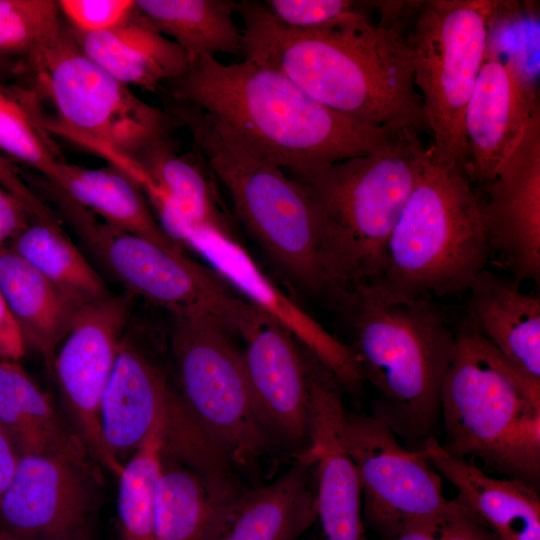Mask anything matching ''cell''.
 <instances>
[{
    "label": "cell",
    "mask_w": 540,
    "mask_h": 540,
    "mask_svg": "<svg viewBox=\"0 0 540 540\" xmlns=\"http://www.w3.org/2000/svg\"><path fill=\"white\" fill-rule=\"evenodd\" d=\"M0 184L15 196L33 218L52 216L47 206L33 193L18 174L16 167L0 153Z\"/></svg>",
    "instance_id": "cell-38"
},
{
    "label": "cell",
    "mask_w": 540,
    "mask_h": 540,
    "mask_svg": "<svg viewBox=\"0 0 540 540\" xmlns=\"http://www.w3.org/2000/svg\"><path fill=\"white\" fill-rule=\"evenodd\" d=\"M480 214L490 252L513 278L540 281V110L494 180L482 188Z\"/></svg>",
    "instance_id": "cell-18"
},
{
    "label": "cell",
    "mask_w": 540,
    "mask_h": 540,
    "mask_svg": "<svg viewBox=\"0 0 540 540\" xmlns=\"http://www.w3.org/2000/svg\"><path fill=\"white\" fill-rule=\"evenodd\" d=\"M380 540H501L456 498L438 511L423 516L398 535Z\"/></svg>",
    "instance_id": "cell-35"
},
{
    "label": "cell",
    "mask_w": 540,
    "mask_h": 540,
    "mask_svg": "<svg viewBox=\"0 0 540 540\" xmlns=\"http://www.w3.org/2000/svg\"><path fill=\"white\" fill-rule=\"evenodd\" d=\"M238 471L202 426L165 442L155 489L154 540H216L247 490Z\"/></svg>",
    "instance_id": "cell-12"
},
{
    "label": "cell",
    "mask_w": 540,
    "mask_h": 540,
    "mask_svg": "<svg viewBox=\"0 0 540 540\" xmlns=\"http://www.w3.org/2000/svg\"><path fill=\"white\" fill-rule=\"evenodd\" d=\"M178 241L199 253L242 297L312 351L334 373L344 392L362 393L365 380L350 347L275 285L241 242L197 226H185Z\"/></svg>",
    "instance_id": "cell-16"
},
{
    "label": "cell",
    "mask_w": 540,
    "mask_h": 540,
    "mask_svg": "<svg viewBox=\"0 0 540 540\" xmlns=\"http://www.w3.org/2000/svg\"><path fill=\"white\" fill-rule=\"evenodd\" d=\"M65 22L56 0H0V68L26 61L61 32Z\"/></svg>",
    "instance_id": "cell-34"
},
{
    "label": "cell",
    "mask_w": 540,
    "mask_h": 540,
    "mask_svg": "<svg viewBox=\"0 0 540 540\" xmlns=\"http://www.w3.org/2000/svg\"><path fill=\"white\" fill-rule=\"evenodd\" d=\"M20 455L0 428V501L15 473Z\"/></svg>",
    "instance_id": "cell-41"
},
{
    "label": "cell",
    "mask_w": 540,
    "mask_h": 540,
    "mask_svg": "<svg viewBox=\"0 0 540 540\" xmlns=\"http://www.w3.org/2000/svg\"><path fill=\"white\" fill-rule=\"evenodd\" d=\"M511 3L496 0L416 2V19L404 30L421 95L431 149L442 163L465 170L464 113L489 50L492 31Z\"/></svg>",
    "instance_id": "cell-9"
},
{
    "label": "cell",
    "mask_w": 540,
    "mask_h": 540,
    "mask_svg": "<svg viewBox=\"0 0 540 540\" xmlns=\"http://www.w3.org/2000/svg\"><path fill=\"white\" fill-rule=\"evenodd\" d=\"M343 387L327 368L310 379V439L297 458L315 464L316 520L323 540H367L362 517V494L355 465L343 438Z\"/></svg>",
    "instance_id": "cell-19"
},
{
    "label": "cell",
    "mask_w": 540,
    "mask_h": 540,
    "mask_svg": "<svg viewBox=\"0 0 540 540\" xmlns=\"http://www.w3.org/2000/svg\"><path fill=\"white\" fill-rule=\"evenodd\" d=\"M343 438L361 487L364 525L380 539L448 504L442 477L423 450L401 445L377 418L345 409Z\"/></svg>",
    "instance_id": "cell-13"
},
{
    "label": "cell",
    "mask_w": 540,
    "mask_h": 540,
    "mask_svg": "<svg viewBox=\"0 0 540 540\" xmlns=\"http://www.w3.org/2000/svg\"><path fill=\"white\" fill-rule=\"evenodd\" d=\"M174 391L161 368L124 335L101 406L105 442L120 462L147 437Z\"/></svg>",
    "instance_id": "cell-21"
},
{
    "label": "cell",
    "mask_w": 540,
    "mask_h": 540,
    "mask_svg": "<svg viewBox=\"0 0 540 540\" xmlns=\"http://www.w3.org/2000/svg\"><path fill=\"white\" fill-rule=\"evenodd\" d=\"M0 540H24L10 535L9 533L0 529Z\"/></svg>",
    "instance_id": "cell-42"
},
{
    "label": "cell",
    "mask_w": 540,
    "mask_h": 540,
    "mask_svg": "<svg viewBox=\"0 0 540 540\" xmlns=\"http://www.w3.org/2000/svg\"><path fill=\"white\" fill-rule=\"evenodd\" d=\"M170 350L188 410L239 469L255 467L276 445L255 413L232 335L208 318L172 317Z\"/></svg>",
    "instance_id": "cell-11"
},
{
    "label": "cell",
    "mask_w": 540,
    "mask_h": 540,
    "mask_svg": "<svg viewBox=\"0 0 540 540\" xmlns=\"http://www.w3.org/2000/svg\"><path fill=\"white\" fill-rule=\"evenodd\" d=\"M47 182L104 223L185 254V247L164 231L139 185L115 166L87 168L61 161Z\"/></svg>",
    "instance_id": "cell-27"
},
{
    "label": "cell",
    "mask_w": 540,
    "mask_h": 540,
    "mask_svg": "<svg viewBox=\"0 0 540 540\" xmlns=\"http://www.w3.org/2000/svg\"><path fill=\"white\" fill-rule=\"evenodd\" d=\"M454 331L441 389V447L538 489L540 382L509 363L468 314Z\"/></svg>",
    "instance_id": "cell-5"
},
{
    "label": "cell",
    "mask_w": 540,
    "mask_h": 540,
    "mask_svg": "<svg viewBox=\"0 0 540 540\" xmlns=\"http://www.w3.org/2000/svg\"><path fill=\"white\" fill-rule=\"evenodd\" d=\"M129 159L182 218L177 234L184 226L205 227L240 242L220 183L195 146L180 154L170 133Z\"/></svg>",
    "instance_id": "cell-22"
},
{
    "label": "cell",
    "mask_w": 540,
    "mask_h": 540,
    "mask_svg": "<svg viewBox=\"0 0 540 540\" xmlns=\"http://www.w3.org/2000/svg\"><path fill=\"white\" fill-rule=\"evenodd\" d=\"M0 428L20 456L58 455L101 469L65 415L18 361L0 359Z\"/></svg>",
    "instance_id": "cell-25"
},
{
    "label": "cell",
    "mask_w": 540,
    "mask_h": 540,
    "mask_svg": "<svg viewBox=\"0 0 540 540\" xmlns=\"http://www.w3.org/2000/svg\"><path fill=\"white\" fill-rule=\"evenodd\" d=\"M8 246L79 308L112 294L55 219H31Z\"/></svg>",
    "instance_id": "cell-31"
},
{
    "label": "cell",
    "mask_w": 540,
    "mask_h": 540,
    "mask_svg": "<svg viewBox=\"0 0 540 540\" xmlns=\"http://www.w3.org/2000/svg\"><path fill=\"white\" fill-rule=\"evenodd\" d=\"M31 219L25 206L0 184V248L7 246Z\"/></svg>",
    "instance_id": "cell-39"
},
{
    "label": "cell",
    "mask_w": 540,
    "mask_h": 540,
    "mask_svg": "<svg viewBox=\"0 0 540 540\" xmlns=\"http://www.w3.org/2000/svg\"><path fill=\"white\" fill-rule=\"evenodd\" d=\"M436 471L458 490L455 497L501 540H540L537 489L516 479L487 475L470 460L446 452L439 439L420 448Z\"/></svg>",
    "instance_id": "cell-23"
},
{
    "label": "cell",
    "mask_w": 540,
    "mask_h": 540,
    "mask_svg": "<svg viewBox=\"0 0 540 540\" xmlns=\"http://www.w3.org/2000/svg\"><path fill=\"white\" fill-rule=\"evenodd\" d=\"M72 35L90 59L128 87L158 93L189 64L184 50L157 31L136 8L110 30Z\"/></svg>",
    "instance_id": "cell-26"
},
{
    "label": "cell",
    "mask_w": 540,
    "mask_h": 540,
    "mask_svg": "<svg viewBox=\"0 0 540 540\" xmlns=\"http://www.w3.org/2000/svg\"><path fill=\"white\" fill-rule=\"evenodd\" d=\"M22 71L31 76L27 89L34 98L52 109L40 116L47 131L99 157L135 158L179 125L164 108L143 101L90 59L66 23Z\"/></svg>",
    "instance_id": "cell-8"
},
{
    "label": "cell",
    "mask_w": 540,
    "mask_h": 540,
    "mask_svg": "<svg viewBox=\"0 0 540 540\" xmlns=\"http://www.w3.org/2000/svg\"><path fill=\"white\" fill-rule=\"evenodd\" d=\"M100 468L58 455L20 456L0 501V529L24 540H89Z\"/></svg>",
    "instance_id": "cell-15"
},
{
    "label": "cell",
    "mask_w": 540,
    "mask_h": 540,
    "mask_svg": "<svg viewBox=\"0 0 540 540\" xmlns=\"http://www.w3.org/2000/svg\"><path fill=\"white\" fill-rule=\"evenodd\" d=\"M166 407L147 437L124 463L118 477L120 540H154L155 489L160 471Z\"/></svg>",
    "instance_id": "cell-32"
},
{
    "label": "cell",
    "mask_w": 540,
    "mask_h": 540,
    "mask_svg": "<svg viewBox=\"0 0 540 540\" xmlns=\"http://www.w3.org/2000/svg\"><path fill=\"white\" fill-rule=\"evenodd\" d=\"M0 153L37 170L46 179L63 161L24 87L0 83Z\"/></svg>",
    "instance_id": "cell-33"
},
{
    "label": "cell",
    "mask_w": 540,
    "mask_h": 540,
    "mask_svg": "<svg viewBox=\"0 0 540 540\" xmlns=\"http://www.w3.org/2000/svg\"><path fill=\"white\" fill-rule=\"evenodd\" d=\"M243 58L275 69L308 96L361 124L428 128L398 14L374 25L367 13L313 31L278 24L262 1H236Z\"/></svg>",
    "instance_id": "cell-1"
},
{
    "label": "cell",
    "mask_w": 540,
    "mask_h": 540,
    "mask_svg": "<svg viewBox=\"0 0 540 540\" xmlns=\"http://www.w3.org/2000/svg\"><path fill=\"white\" fill-rule=\"evenodd\" d=\"M0 292L25 344L51 367L80 308L8 245L0 248Z\"/></svg>",
    "instance_id": "cell-29"
},
{
    "label": "cell",
    "mask_w": 540,
    "mask_h": 540,
    "mask_svg": "<svg viewBox=\"0 0 540 540\" xmlns=\"http://www.w3.org/2000/svg\"><path fill=\"white\" fill-rule=\"evenodd\" d=\"M490 249L479 197L464 169L440 162L431 147L372 282L410 298L466 293L486 269Z\"/></svg>",
    "instance_id": "cell-7"
},
{
    "label": "cell",
    "mask_w": 540,
    "mask_h": 540,
    "mask_svg": "<svg viewBox=\"0 0 540 540\" xmlns=\"http://www.w3.org/2000/svg\"><path fill=\"white\" fill-rule=\"evenodd\" d=\"M314 465L297 458L275 481L247 488L216 540H298L316 521Z\"/></svg>",
    "instance_id": "cell-28"
},
{
    "label": "cell",
    "mask_w": 540,
    "mask_h": 540,
    "mask_svg": "<svg viewBox=\"0 0 540 540\" xmlns=\"http://www.w3.org/2000/svg\"><path fill=\"white\" fill-rule=\"evenodd\" d=\"M135 298L125 291L81 307L51 364L65 417L91 459L117 478L124 464L105 442L101 406Z\"/></svg>",
    "instance_id": "cell-14"
},
{
    "label": "cell",
    "mask_w": 540,
    "mask_h": 540,
    "mask_svg": "<svg viewBox=\"0 0 540 540\" xmlns=\"http://www.w3.org/2000/svg\"><path fill=\"white\" fill-rule=\"evenodd\" d=\"M468 311L479 332L504 358L540 382V299L520 290V281L487 268L468 291Z\"/></svg>",
    "instance_id": "cell-24"
},
{
    "label": "cell",
    "mask_w": 540,
    "mask_h": 540,
    "mask_svg": "<svg viewBox=\"0 0 540 540\" xmlns=\"http://www.w3.org/2000/svg\"><path fill=\"white\" fill-rule=\"evenodd\" d=\"M270 16L294 31H313L337 25L366 12L370 2L351 0H264Z\"/></svg>",
    "instance_id": "cell-36"
},
{
    "label": "cell",
    "mask_w": 540,
    "mask_h": 540,
    "mask_svg": "<svg viewBox=\"0 0 540 540\" xmlns=\"http://www.w3.org/2000/svg\"><path fill=\"white\" fill-rule=\"evenodd\" d=\"M25 351L24 338L0 292V359L19 361Z\"/></svg>",
    "instance_id": "cell-40"
},
{
    "label": "cell",
    "mask_w": 540,
    "mask_h": 540,
    "mask_svg": "<svg viewBox=\"0 0 540 540\" xmlns=\"http://www.w3.org/2000/svg\"><path fill=\"white\" fill-rule=\"evenodd\" d=\"M69 29L77 34L110 30L125 21L135 9V0H58Z\"/></svg>",
    "instance_id": "cell-37"
},
{
    "label": "cell",
    "mask_w": 540,
    "mask_h": 540,
    "mask_svg": "<svg viewBox=\"0 0 540 540\" xmlns=\"http://www.w3.org/2000/svg\"><path fill=\"white\" fill-rule=\"evenodd\" d=\"M158 94L204 111L293 178L375 151L398 130L351 120L312 99L281 72L246 58L224 64L198 57Z\"/></svg>",
    "instance_id": "cell-2"
},
{
    "label": "cell",
    "mask_w": 540,
    "mask_h": 540,
    "mask_svg": "<svg viewBox=\"0 0 540 540\" xmlns=\"http://www.w3.org/2000/svg\"><path fill=\"white\" fill-rule=\"evenodd\" d=\"M86 246L126 292L167 310L172 317L216 321L244 341L264 313L249 303L216 271L186 254L97 222L66 197L56 199Z\"/></svg>",
    "instance_id": "cell-10"
},
{
    "label": "cell",
    "mask_w": 540,
    "mask_h": 540,
    "mask_svg": "<svg viewBox=\"0 0 540 540\" xmlns=\"http://www.w3.org/2000/svg\"><path fill=\"white\" fill-rule=\"evenodd\" d=\"M245 343L242 355L255 413L276 447L297 458L311 446L313 352L265 314Z\"/></svg>",
    "instance_id": "cell-17"
},
{
    "label": "cell",
    "mask_w": 540,
    "mask_h": 540,
    "mask_svg": "<svg viewBox=\"0 0 540 540\" xmlns=\"http://www.w3.org/2000/svg\"><path fill=\"white\" fill-rule=\"evenodd\" d=\"M427 152L418 133L402 127L375 151L294 178L309 197L320 266L342 301L354 287L380 277Z\"/></svg>",
    "instance_id": "cell-4"
},
{
    "label": "cell",
    "mask_w": 540,
    "mask_h": 540,
    "mask_svg": "<svg viewBox=\"0 0 540 540\" xmlns=\"http://www.w3.org/2000/svg\"><path fill=\"white\" fill-rule=\"evenodd\" d=\"M233 0H135L137 12L180 46L189 62L217 53L243 57Z\"/></svg>",
    "instance_id": "cell-30"
},
{
    "label": "cell",
    "mask_w": 540,
    "mask_h": 540,
    "mask_svg": "<svg viewBox=\"0 0 540 540\" xmlns=\"http://www.w3.org/2000/svg\"><path fill=\"white\" fill-rule=\"evenodd\" d=\"M163 102L189 129L193 146L229 193L238 221L273 264L298 291L336 310L342 298L320 266L312 208L300 182L199 108L168 98Z\"/></svg>",
    "instance_id": "cell-6"
},
{
    "label": "cell",
    "mask_w": 540,
    "mask_h": 540,
    "mask_svg": "<svg viewBox=\"0 0 540 540\" xmlns=\"http://www.w3.org/2000/svg\"><path fill=\"white\" fill-rule=\"evenodd\" d=\"M538 110L536 91L518 63L489 49L464 113L466 174L473 186L494 180Z\"/></svg>",
    "instance_id": "cell-20"
},
{
    "label": "cell",
    "mask_w": 540,
    "mask_h": 540,
    "mask_svg": "<svg viewBox=\"0 0 540 540\" xmlns=\"http://www.w3.org/2000/svg\"><path fill=\"white\" fill-rule=\"evenodd\" d=\"M1 70H2V69L0 68V71H1Z\"/></svg>",
    "instance_id": "cell-43"
},
{
    "label": "cell",
    "mask_w": 540,
    "mask_h": 540,
    "mask_svg": "<svg viewBox=\"0 0 540 540\" xmlns=\"http://www.w3.org/2000/svg\"><path fill=\"white\" fill-rule=\"evenodd\" d=\"M346 320L363 378L378 392L372 416L405 446L420 449L441 433V389L455 331L440 307L362 283L337 309Z\"/></svg>",
    "instance_id": "cell-3"
}]
</instances>
